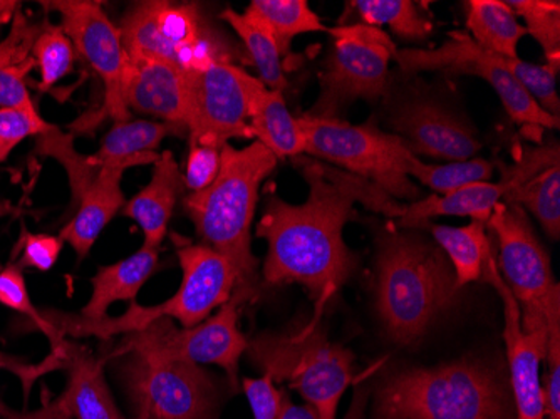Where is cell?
I'll return each instance as SVG.
<instances>
[{"label":"cell","mask_w":560,"mask_h":419,"mask_svg":"<svg viewBox=\"0 0 560 419\" xmlns=\"http://www.w3.org/2000/svg\"><path fill=\"white\" fill-rule=\"evenodd\" d=\"M310 197L292 205L267 200L256 235L269 245L262 276L269 286L299 283L317 302V314L351 277L355 260L342 241L354 203L398 220L402 207L368 179L313 159H295Z\"/></svg>","instance_id":"cell-1"},{"label":"cell","mask_w":560,"mask_h":419,"mask_svg":"<svg viewBox=\"0 0 560 419\" xmlns=\"http://www.w3.org/2000/svg\"><path fill=\"white\" fill-rule=\"evenodd\" d=\"M458 292L452 264L439 245L413 232L385 230L377 237V316L393 342H420L455 305Z\"/></svg>","instance_id":"cell-2"},{"label":"cell","mask_w":560,"mask_h":419,"mask_svg":"<svg viewBox=\"0 0 560 419\" xmlns=\"http://www.w3.org/2000/svg\"><path fill=\"white\" fill-rule=\"evenodd\" d=\"M219 176L206 190L185 195L184 208L206 245L225 255L237 270V289L254 294L257 258L252 254V223L259 191L277 159L259 141L222 148Z\"/></svg>","instance_id":"cell-3"},{"label":"cell","mask_w":560,"mask_h":419,"mask_svg":"<svg viewBox=\"0 0 560 419\" xmlns=\"http://www.w3.org/2000/svg\"><path fill=\"white\" fill-rule=\"evenodd\" d=\"M374 419H509L502 377L480 359L389 374L377 387Z\"/></svg>","instance_id":"cell-4"},{"label":"cell","mask_w":560,"mask_h":419,"mask_svg":"<svg viewBox=\"0 0 560 419\" xmlns=\"http://www.w3.org/2000/svg\"><path fill=\"white\" fill-rule=\"evenodd\" d=\"M176 255L180 260V289L173 298L159 305H144L131 302L128 311L119 317H103V319H86L81 314H56V329L61 336L109 339L113 336H128L144 329L155 321H178L184 329L198 326L212 316L215 309L231 301L238 276L232 261L215 248L206 244L176 245Z\"/></svg>","instance_id":"cell-5"},{"label":"cell","mask_w":560,"mask_h":419,"mask_svg":"<svg viewBox=\"0 0 560 419\" xmlns=\"http://www.w3.org/2000/svg\"><path fill=\"white\" fill-rule=\"evenodd\" d=\"M252 361L276 383H288L316 409L336 419L339 403L354 380V356L336 345L316 323L289 333L260 334L248 346Z\"/></svg>","instance_id":"cell-6"},{"label":"cell","mask_w":560,"mask_h":419,"mask_svg":"<svg viewBox=\"0 0 560 419\" xmlns=\"http://www.w3.org/2000/svg\"><path fill=\"white\" fill-rule=\"evenodd\" d=\"M118 31L126 58L172 62L187 72L234 65L229 43L210 27L197 4L135 2L119 19Z\"/></svg>","instance_id":"cell-7"},{"label":"cell","mask_w":560,"mask_h":419,"mask_svg":"<svg viewBox=\"0 0 560 419\" xmlns=\"http://www.w3.org/2000/svg\"><path fill=\"white\" fill-rule=\"evenodd\" d=\"M305 140V153L336 165V168L360 176L376 185L392 198L420 200L421 190L406 175V166L415 156L396 135L376 126L351 125L341 118L299 116Z\"/></svg>","instance_id":"cell-8"},{"label":"cell","mask_w":560,"mask_h":419,"mask_svg":"<svg viewBox=\"0 0 560 419\" xmlns=\"http://www.w3.org/2000/svg\"><path fill=\"white\" fill-rule=\"evenodd\" d=\"M327 33L330 49L319 74L320 93L307 115L339 118L355 101L385 96L389 65L398 47L385 31L361 22L338 25Z\"/></svg>","instance_id":"cell-9"},{"label":"cell","mask_w":560,"mask_h":419,"mask_svg":"<svg viewBox=\"0 0 560 419\" xmlns=\"http://www.w3.org/2000/svg\"><path fill=\"white\" fill-rule=\"evenodd\" d=\"M252 298L254 294L235 287L231 301L198 326L178 329L172 319L163 317L138 333L125 336L115 354L144 352L184 359L198 365L215 364L237 386L238 361L248 348L247 339L238 329V307Z\"/></svg>","instance_id":"cell-10"},{"label":"cell","mask_w":560,"mask_h":419,"mask_svg":"<svg viewBox=\"0 0 560 419\" xmlns=\"http://www.w3.org/2000/svg\"><path fill=\"white\" fill-rule=\"evenodd\" d=\"M395 61L406 75L428 71L480 78L499 94L506 115L524 126L525 131L532 129L539 135L542 129L559 128L560 119L547 115L532 101L512 75L505 58L478 46L470 34L452 31L448 39L435 49H398Z\"/></svg>","instance_id":"cell-11"},{"label":"cell","mask_w":560,"mask_h":419,"mask_svg":"<svg viewBox=\"0 0 560 419\" xmlns=\"http://www.w3.org/2000/svg\"><path fill=\"white\" fill-rule=\"evenodd\" d=\"M126 389L143 419H210L217 405L212 376L195 362L126 352Z\"/></svg>","instance_id":"cell-12"},{"label":"cell","mask_w":560,"mask_h":419,"mask_svg":"<svg viewBox=\"0 0 560 419\" xmlns=\"http://www.w3.org/2000/svg\"><path fill=\"white\" fill-rule=\"evenodd\" d=\"M487 225L499 241L502 279L521 307L522 326L547 323L550 312L560 307V289L524 208L500 201Z\"/></svg>","instance_id":"cell-13"},{"label":"cell","mask_w":560,"mask_h":419,"mask_svg":"<svg viewBox=\"0 0 560 419\" xmlns=\"http://www.w3.org/2000/svg\"><path fill=\"white\" fill-rule=\"evenodd\" d=\"M256 75L235 65H213L206 71L191 72L190 121L187 126L188 147L222 150L234 138L254 140L250 119V88Z\"/></svg>","instance_id":"cell-14"},{"label":"cell","mask_w":560,"mask_h":419,"mask_svg":"<svg viewBox=\"0 0 560 419\" xmlns=\"http://www.w3.org/2000/svg\"><path fill=\"white\" fill-rule=\"evenodd\" d=\"M43 5L58 12L66 36L105 84L106 115L115 123L131 119L122 100L125 49L118 25L106 15L103 4L93 0H55Z\"/></svg>","instance_id":"cell-15"},{"label":"cell","mask_w":560,"mask_h":419,"mask_svg":"<svg viewBox=\"0 0 560 419\" xmlns=\"http://www.w3.org/2000/svg\"><path fill=\"white\" fill-rule=\"evenodd\" d=\"M481 277L493 286L503 302V340L506 359L511 368L512 396H514L515 419H546V398L540 383V364L546 358L549 326L522 327L521 307L503 282L497 267L495 255H490Z\"/></svg>","instance_id":"cell-16"},{"label":"cell","mask_w":560,"mask_h":419,"mask_svg":"<svg viewBox=\"0 0 560 419\" xmlns=\"http://www.w3.org/2000/svg\"><path fill=\"white\" fill-rule=\"evenodd\" d=\"M389 126L417 159L467 162L481 150L474 126L436 101L415 97L399 104Z\"/></svg>","instance_id":"cell-17"},{"label":"cell","mask_w":560,"mask_h":419,"mask_svg":"<svg viewBox=\"0 0 560 419\" xmlns=\"http://www.w3.org/2000/svg\"><path fill=\"white\" fill-rule=\"evenodd\" d=\"M121 84L130 112L187 129L194 106L191 72L172 62L125 56Z\"/></svg>","instance_id":"cell-18"},{"label":"cell","mask_w":560,"mask_h":419,"mask_svg":"<svg viewBox=\"0 0 560 419\" xmlns=\"http://www.w3.org/2000/svg\"><path fill=\"white\" fill-rule=\"evenodd\" d=\"M52 351L58 352L61 368L68 371V384L59 401L71 418L122 419L106 383L103 362L90 349L65 339Z\"/></svg>","instance_id":"cell-19"},{"label":"cell","mask_w":560,"mask_h":419,"mask_svg":"<svg viewBox=\"0 0 560 419\" xmlns=\"http://www.w3.org/2000/svg\"><path fill=\"white\" fill-rule=\"evenodd\" d=\"M126 170V165L101 166L96 178L75 205L71 219L62 226L59 238L71 245L78 260L86 258L103 230L125 207L121 179Z\"/></svg>","instance_id":"cell-20"},{"label":"cell","mask_w":560,"mask_h":419,"mask_svg":"<svg viewBox=\"0 0 560 419\" xmlns=\"http://www.w3.org/2000/svg\"><path fill=\"white\" fill-rule=\"evenodd\" d=\"M185 191L184 175L172 151L160 153L147 187L141 188L122 207V216L138 223L144 235V245L160 248L176 201Z\"/></svg>","instance_id":"cell-21"},{"label":"cell","mask_w":560,"mask_h":419,"mask_svg":"<svg viewBox=\"0 0 560 419\" xmlns=\"http://www.w3.org/2000/svg\"><path fill=\"white\" fill-rule=\"evenodd\" d=\"M252 137L272 151L277 160L298 159L305 153V140L298 118L291 115L282 91L270 90L259 78L250 88Z\"/></svg>","instance_id":"cell-22"},{"label":"cell","mask_w":560,"mask_h":419,"mask_svg":"<svg viewBox=\"0 0 560 419\" xmlns=\"http://www.w3.org/2000/svg\"><path fill=\"white\" fill-rule=\"evenodd\" d=\"M172 135L187 137V129L155 119L115 123L91 162L97 170L106 165H126L128 168L153 165L160 156L156 148Z\"/></svg>","instance_id":"cell-23"},{"label":"cell","mask_w":560,"mask_h":419,"mask_svg":"<svg viewBox=\"0 0 560 419\" xmlns=\"http://www.w3.org/2000/svg\"><path fill=\"white\" fill-rule=\"evenodd\" d=\"M160 248L144 245L113 266L100 267L93 277V292L81 311L86 319H103L115 302L137 301L141 287L159 270Z\"/></svg>","instance_id":"cell-24"},{"label":"cell","mask_w":560,"mask_h":419,"mask_svg":"<svg viewBox=\"0 0 560 419\" xmlns=\"http://www.w3.org/2000/svg\"><path fill=\"white\" fill-rule=\"evenodd\" d=\"M505 188L502 183H474L452 194L420 198L402 207L398 222L401 229H420L436 217H470L475 222L489 223L497 205L502 201Z\"/></svg>","instance_id":"cell-25"},{"label":"cell","mask_w":560,"mask_h":419,"mask_svg":"<svg viewBox=\"0 0 560 419\" xmlns=\"http://www.w3.org/2000/svg\"><path fill=\"white\" fill-rule=\"evenodd\" d=\"M39 31L40 25L31 24L18 14L11 34L0 44V108L37 112L25 78L36 68L33 44Z\"/></svg>","instance_id":"cell-26"},{"label":"cell","mask_w":560,"mask_h":419,"mask_svg":"<svg viewBox=\"0 0 560 419\" xmlns=\"http://www.w3.org/2000/svg\"><path fill=\"white\" fill-rule=\"evenodd\" d=\"M467 27L478 46L506 59L518 58V43L527 34L514 9L502 0L467 2Z\"/></svg>","instance_id":"cell-27"},{"label":"cell","mask_w":560,"mask_h":419,"mask_svg":"<svg viewBox=\"0 0 560 419\" xmlns=\"http://www.w3.org/2000/svg\"><path fill=\"white\" fill-rule=\"evenodd\" d=\"M427 229L452 264L460 289L481 279L483 267L493 254L487 223L471 220L465 226L427 225Z\"/></svg>","instance_id":"cell-28"},{"label":"cell","mask_w":560,"mask_h":419,"mask_svg":"<svg viewBox=\"0 0 560 419\" xmlns=\"http://www.w3.org/2000/svg\"><path fill=\"white\" fill-rule=\"evenodd\" d=\"M245 14L269 31L282 56L291 50L295 37L329 31L305 0H252Z\"/></svg>","instance_id":"cell-29"},{"label":"cell","mask_w":560,"mask_h":419,"mask_svg":"<svg viewBox=\"0 0 560 419\" xmlns=\"http://www.w3.org/2000/svg\"><path fill=\"white\" fill-rule=\"evenodd\" d=\"M220 18L231 25L245 44L252 65L259 72V80L270 90L284 91L288 78L282 66V55L269 31L257 19L234 9H225Z\"/></svg>","instance_id":"cell-30"},{"label":"cell","mask_w":560,"mask_h":419,"mask_svg":"<svg viewBox=\"0 0 560 419\" xmlns=\"http://www.w3.org/2000/svg\"><path fill=\"white\" fill-rule=\"evenodd\" d=\"M502 201L525 208L552 241H559L560 163L528 176L514 190L509 191Z\"/></svg>","instance_id":"cell-31"},{"label":"cell","mask_w":560,"mask_h":419,"mask_svg":"<svg viewBox=\"0 0 560 419\" xmlns=\"http://www.w3.org/2000/svg\"><path fill=\"white\" fill-rule=\"evenodd\" d=\"M351 8L361 24L380 27L388 25L393 34L405 40H423L433 31L431 19L411 0H352Z\"/></svg>","instance_id":"cell-32"},{"label":"cell","mask_w":560,"mask_h":419,"mask_svg":"<svg viewBox=\"0 0 560 419\" xmlns=\"http://www.w3.org/2000/svg\"><path fill=\"white\" fill-rule=\"evenodd\" d=\"M493 168L495 165L483 159L446 163V165H428L417 156H411L406 166V175L417 178L421 185L435 191L436 195H446L474 183L490 182Z\"/></svg>","instance_id":"cell-33"},{"label":"cell","mask_w":560,"mask_h":419,"mask_svg":"<svg viewBox=\"0 0 560 419\" xmlns=\"http://www.w3.org/2000/svg\"><path fill=\"white\" fill-rule=\"evenodd\" d=\"M36 151L44 156L58 160L68 173L71 187V210H74L84 191L96 178L97 168L91 162V156H83L72 147V138L62 133L58 126L52 125L46 133L36 137Z\"/></svg>","instance_id":"cell-34"},{"label":"cell","mask_w":560,"mask_h":419,"mask_svg":"<svg viewBox=\"0 0 560 419\" xmlns=\"http://www.w3.org/2000/svg\"><path fill=\"white\" fill-rule=\"evenodd\" d=\"M33 58L40 72L39 90L49 91L72 71L75 61L74 44L61 25L44 22L33 44Z\"/></svg>","instance_id":"cell-35"},{"label":"cell","mask_w":560,"mask_h":419,"mask_svg":"<svg viewBox=\"0 0 560 419\" xmlns=\"http://www.w3.org/2000/svg\"><path fill=\"white\" fill-rule=\"evenodd\" d=\"M517 18L524 19L525 33L542 46L547 66L560 68V4L557 0H511L506 2Z\"/></svg>","instance_id":"cell-36"},{"label":"cell","mask_w":560,"mask_h":419,"mask_svg":"<svg viewBox=\"0 0 560 419\" xmlns=\"http://www.w3.org/2000/svg\"><path fill=\"white\" fill-rule=\"evenodd\" d=\"M517 83L524 88L525 93L540 109L553 118L560 119V100L557 94V72L549 66L532 65V62L517 59H506Z\"/></svg>","instance_id":"cell-37"},{"label":"cell","mask_w":560,"mask_h":419,"mask_svg":"<svg viewBox=\"0 0 560 419\" xmlns=\"http://www.w3.org/2000/svg\"><path fill=\"white\" fill-rule=\"evenodd\" d=\"M0 304L27 317L36 329L49 337L50 342L55 340V334L44 321L43 312L37 311L31 301L24 273L19 264H9L5 269L0 270Z\"/></svg>","instance_id":"cell-38"},{"label":"cell","mask_w":560,"mask_h":419,"mask_svg":"<svg viewBox=\"0 0 560 419\" xmlns=\"http://www.w3.org/2000/svg\"><path fill=\"white\" fill-rule=\"evenodd\" d=\"M50 126L37 112L0 108V165L22 141L46 133Z\"/></svg>","instance_id":"cell-39"},{"label":"cell","mask_w":560,"mask_h":419,"mask_svg":"<svg viewBox=\"0 0 560 419\" xmlns=\"http://www.w3.org/2000/svg\"><path fill=\"white\" fill-rule=\"evenodd\" d=\"M222 150L217 148L203 147V144H190L187 166H185L184 185L185 190L190 194L206 190L215 182L222 163Z\"/></svg>","instance_id":"cell-40"},{"label":"cell","mask_w":560,"mask_h":419,"mask_svg":"<svg viewBox=\"0 0 560 419\" xmlns=\"http://www.w3.org/2000/svg\"><path fill=\"white\" fill-rule=\"evenodd\" d=\"M549 336H547V364L549 371L544 384L546 398V419H560V314L549 317Z\"/></svg>","instance_id":"cell-41"},{"label":"cell","mask_w":560,"mask_h":419,"mask_svg":"<svg viewBox=\"0 0 560 419\" xmlns=\"http://www.w3.org/2000/svg\"><path fill=\"white\" fill-rule=\"evenodd\" d=\"M65 242L55 235H33V233H25L21 242L22 257L18 261L21 269L31 267V269L47 272L52 269L58 261L59 254L62 251Z\"/></svg>","instance_id":"cell-42"},{"label":"cell","mask_w":560,"mask_h":419,"mask_svg":"<svg viewBox=\"0 0 560 419\" xmlns=\"http://www.w3.org/2000/svg\"><path fill=\"white\" fill-rule=\"evenodd\" d=\"M242 386L254 419H277L282 393L276 389L273 381L267 374L260 377H245Z\"/></svg>","instance_id":"cell-43"},{"label":"cell","mask_w":560,"mask_h":419,"mask_svg":"<svg viewBox=\"0 0 560 419\" xmlns=\"http://www.w3.org/2000/svg\"><path fill=\"white\" fill-rule=\"evenodd\" d=\"M0 370H8L14 373L19 380L22 381V387H24L25 398L30 396L31 387L36 383L37 377L43 376L47 371L52 370L49 359L39 365L22 364L19 359L9 358V356L0 354Z\"/></svg>","instance_id":"cell-44"},{"label":"cell","mask_w":560,"mask_h":419,"mask_svg":"<svg viewBox=\"0 0 560 419\" xmlns=\"http://www.w3.org/2000/svg\"><path fill=\"white\" fill-rule=\"evenodd\" d=\"M0 418L2 419H72L69 412L66 411L59 398L52 401L44 403L43 408L36 411L15 412L9 409L8 406L0 403Z\"/></svg>","instance_id":"cell-45"},{"label":"cell","mask_w":560,"mask_h":419,"mask_svg":"<svg viewBox=\"0 0 560 419\" xmlns=\"http://www.w3.org/2000/svg\"><path fill=\"white\" fill-rule=\"evenodd\" d=\"M280 393H282V398H280V409L277 419H319L313 406L294 405L284 391H280Z\"/></svg>","instance_id":"cell-46"},{"label":"cell","mask_w":560,"mask_h":419,"mask_svg":"<svg viewBox=\"0 0 560 419\" xmlns=\"http://www.w3.org/2000/svg\"><path fill=\"white\" fill-rule=\"evenodd\" d=\"M21 2L14 0H0V25L8 24L9 21L15 19L21 11Z\"/></svg>","instance_id":"cell-47"},{"label":"cell","mask_w":560,"mask_h":419,"mask_svg":"<svg viewBox=\"0 0 560 419\" xmlns=\"http://www.w3.org/2000/svg\"><path fill=\"white\" fill-rule=\"evenodd\" d=\"M12 212H14V207L8 200H0V219L11 216Z\"/></svg>","instance_id":"cell-48"},{"label":"cell","mask_w":560,"mask_h":419,"mask_svg":"<svg viewBox=\"0 0 560 419\" xmlns=\"http://www.w3.org/2000/svg\"><path fill=\"white\" fill-rule=\"evenodd\" d=\"M133 419H143V418H140V416H137V418H133Z\"/></svg>","instance_id":"cell-49"}]
</instances>
